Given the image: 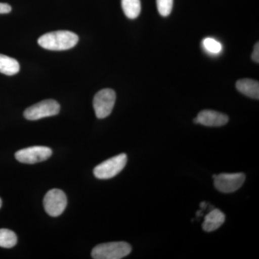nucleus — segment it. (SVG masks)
<instances>
[{
	"instance_id": "nucleus-1",
	"label": "nucleus",
	"mask_w": 259,
	"mask_h": 259,
	"mask_svg": "<svg viewBox=\"0 0 259 259\" xmlns=\"http://www.w3.org/2000/svg\"><path fill=\"white\" fill-rule=\"evenodd\" d=\"M79 41V37L69 30H57L44 34L38 38L39 46L51 51H64L72 49Z\"/></svg>"
},
{
	"instance_id": "nucleus-2",
	"label": "nucleus",
	"mask_w": 259,
	"mask_h": 259,
	"mask_svg": "<svg viewBox=\"0 0 259 259\" xmlns=\"http://www.w3.org/2000/svg\"><path fill=\"white\" fill-rule=\"evenodd\" d=\"M131 245L125 242H111L96 245L92 250L95 259H120L131 253Z\"/></svg>"
},
{
	"instance_id": "nucleus-3",
	"label": "nucleus",
	"mask_w": 259,
	"mask_h": 259,
	"mask_svg": "<svg viewBox=\"0 0 259 259\" xmlns=\"http://www.w3.org/2000/svg\"><path fill=\"white\" fill-rule=\"evenodd\" d=\"M127 161L125 153L109 158L94 168V175L100 180H109L117 176L125 168Z\"/></svg>"
},
{
	"instance_id": "nucleus-4",
	"label": "nucleus",
	"mask_w": 259,
	"mask_h": 259,
	"mask_svg": "<svg viewBox=\"0 0 259 259\" xmlns=\"http://www.w3.org/2000/svg\"><path fill=\"white\" fill-rule=\"evenodd\" d=\"M116 94L111 89H104L95 95L93 107L97 118L103 119L111 114L115 105Z\"/></svg>"
},
{
	"instance_id": "nucleus-5",
	"label": "nucleus",
	"mask_w": 259,
	"mask_h": 259,
	"mask_svg": "<svg viewBox=\"0 0 259 259\" xmlns=\"http://www.w3.org/2000/svg\"><path fill=\"white\" fill-rule=\"evenodd\" d=\"M60 105L56 100H46L29 107L24 112V117L29 120H37L58 115Z\"/></svg>"
},
{
	"instance_id": "nucleus-6",
	"label": "nucleus",
	"mask_w": 259,
	"mask_h": 259,
	"mask_svg": "<svg viewBox=\"0 0 259 259\" xmlns=\"http://www.w3.org/2000/svg\"><path fill=\"white\" fill-rule=\"evenodd\" d=\"M46 212L51 217L61 215L67 205V198L62 190L53 189L47 192L44 199Z\"/></svg>"
},
{
	"instance_id": "nucleus-7",
	"label": "nucleus",
	"mask_w": 259,
	"mask_h": 259,
	"mask_svg": "<svg viewBox=\"0 0 259 259\" xmlns=\"http://www.w3.org/2000/svg\"><path fill=\"white\" fill-rule=\"evenodd\" d=\"M212 177L214 180V187L223 193H232L239 190L245 180L243 173L221 174L213 175Z\"/></svg>"
},
{
	"instance_id": "nucleus-8",
	"label": "nucleus",
	"mask_w": 259,
	"mask_h": 259,
	"mask_svg": "<svg viewBox=\"0 0 259 259\" xmlns=\"http://www.w3.org/2000/svg\"><path fill=\"white\" fill-rule=\"evenodd\" d=\"M52 153V150L47 146H32L17 151L15 156L20 163L33 164L49 159Z\"/></svg>"
},
{
	"instance_id": "nucleus-9",
	"label": "nucleus",
	"mask_w": 259,
	"mask_h": 259,
	"mask_svg": "<svg viewBox=\"0 0 259 259\" xmlns=\"http://www.w3.org/2000/svg\"><path fill=\"white\" fill-rule=\"evenodd\" d=\"M228 120L229 117L226 114L214 110H204L199 112L197 117L194 119V122L207 127H221L228 123Z\"/></svg>"
},
{
	"instance_id": "nucleus-10",
	"label": "nucleus",
	"mask_w": 259,
	"mask_h": 259,
	"mask_svg": "<svg viewBox=\"0 0 259 259\" xmlns=\"http://www.w3.org/2000/svg\"><path fill=\"white\" fill-rule=\"evenodd\" d=\"M226 221V215L218 209H212L205 216L202 223V229L206 232H212L218 229Z\"/></svg>"
},
{
	"instance_id": "nucleus-11",
	"label": "nucleus",
	"mask_w": 259,
	"mask_h": 259,
	"mask_svg": "<svg viewBox=\"0 0 259 259\" xmlns=\"http://www.w3.org/2000/svg\"><path fill=\"white\" fill-rule=\"evenodd\" d=\"M236 87L237 90L245 96L258 100L259 83L258 81L250 79H240L237 81Z\"/></svg>"
},
{
	"instance_id": "nucleus-12",
	"label": "nucleus",
	"mask_w": 259,
	"mask_h": 259,
	"mask_svg": "<svg viewBox=\"0 0 259 259\" xmlns=\"http://www.w3.org/2000/svg\"><path fill=\"white\" fill-rule=\"evenodd\" d=\"M19 71L20 64L16 59L0 54V73L8 76H13L18 74Z\"/></svg>"
},
{
	"instance_id": "nucleus-13",
	"label": "nucleus",
	"mask_w": 259,
	"mask_h": 259,
	"mask_svg": "<svg viewBox=\"0 0 259 259\" xmlns=\"http://www.w3.org/2000/svg\"><path fill=\"white\" fill-rule=\"evenodd\" d=\"M122 8L127 18H137L141 11V0H122Z\"/></svg>"
},
{
	"instance_id": "nucleus-14",
	"label": "nucleus",
	"mask_w": 259,
	"mask_h": 259,
	"mask_svg": "<svg viewBox=\"0 0 259 259\" xmlns=\"http://www.w3.org/2000/svg\"><path fill=\"white\" fill-rule=\"evenodd\" d=\"M18 238L14 232L8 229H0V247L10 248L14 247Z\"/></svg>"
},
{
	"instance_id": "nucleus-15",
	"label": "nucleus",
	"mask_w": 259,
	"mask_h": 259,
	"mask_svg": "<svg viewBox=\"0 0 259 259\" xmlns=\"http://www.w3.org/2000/svg\"><path fill=\"white\" fill-rule=\"evenodd\" d=\"M158 13L163 17L171 14L174 0H156Z\"/></svg>"
},
{
	"instance_id": "nucleus-16",
	"label": "nucleus",
	"mask_w": 259,
	"mask_h": 259,
	"mask_svg": "<svg viewBox=\"0 0 259 259\" xmlns=\"http://www.w3.org/2000/svg\"><path fill=\"white\" fill-rule=\"evenodd\" d=\"M204 49L212 54H219L222 51V45L217 40L211 37H207L203 40Z\"/></svg>"
},
{
	"instance_id": "nucleus-17",
	"label": "nucleus",
	"mask_w": 259,
	"mask_h": 259,
	"mask_svg": "<svg viewBox=\"0 0 259 259\" xmlns=\"http://www.w3.org/2000/svg\"><path fill=\"white\" fill-rule=\"evenodd\" d=\"M252 60L254 61V62L258 64L259 63V44L258 42H257L256 44H255L254 49H253V54H252L251 56Z\"/></svg>"
},
{
	"instance_id": "nucleus-18",
	"label": "nucleus",
	"mask_w": 259,
	"mask_h": 259,
	"mask_svg": "<svg viewBox=\"0 0 259 259\" xmlns=\"http://www.w3.org/2000/svg\"><path fill=\"white\" fill-rule=\"evenodd\" d=\"M12 8L10 5L0 3V14H7L11 12Z\"/></svg>"
},
{
	"instance_id": "nucleus-19",
	"label": "nucleus",
	"mask_w": 259,
	"mask_h": 259,
	"mask_svg": "<svg viewBox=\"0 0 259 259\" xmlns=\"http://www.w3.org/2000/svg\"><path fill=\"white\" fill-rule=\"evenodd\" d=\"M200 207L201 208L204 209L206 207H207V204H206L205 202H201L200 203Z\"/></svg>"
},
{
	"instance_id": "nucleus-20",
	"label": "nucleus",
	"mask_w": 259,
	"mask_h": 259,
	"mask_svg": "<svg viewBox=\"0 0 259 259\" xmlns=\"http://www.w3.org/2000/svg\"><path fill=\"white\" fill-rule=\"evenodd\" d=\"M2 207V199H0V208H1Z\"/></svg>"
}]
</instances>
